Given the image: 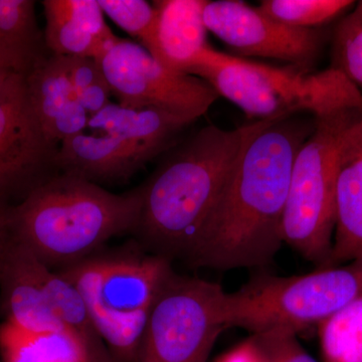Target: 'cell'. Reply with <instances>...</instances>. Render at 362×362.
Here are the masks:
<instances>
[{
    "label": "cell",
    "mask_w": 362,
    "mask_h": 362,
    "mask_svg": "<svg viewBox=\"0 0 362 362\" xmlns=\"http://www.w3.org/2000/svg\"><path fill=\"white\" fill-rule=\"evenodd\" d=\"M316 119L271 121L247 143L216 206L185 258L199 268L265 266L283 242L293 162Z\"/></svg>",
    "instance_id": "6da1fadb"
},
{
    "label": "cell",
    "mask_w": 362,
    "mask_h": 362,
    "mask_svg": "<svg viewBox=\"0 0 362 362\" xmlns=\"http://www.w3.org/2000/svg\"><path fill=\"white\" fill-rule=\"evenodd\" d=\"M271 121H252L235 129L204 126L165 153L143 183L135 233L154 255L185 257L213 211L240 153Z\"/></svg>",
    "instance_id": "7a4b0ae2"
},
{
    "label": "cell",
    "mask_w": 362,
    "mask_h": 362,
    "mask_svg": "<svg viewBox=\"0 0 362 362\" xmlns=\"http://www.w3.org/2000/svg\"><path fill=\"white\" fill-rule=\"evenodd\" d=\"M142 201V185L112 194L59 173L11 206L9 226L45 267L62 270L90 258L112 238L135 233Z\"/></svg>",
    "instance_id": "3957f363"
},
{
    "label": "cell",
    "mask_w": 362,
    "mask_h": 362,
    "mask_svg": "<svg viewBox=\"0 0 362 362\" xmlns=\"http://www.w3.org/2000/svg\"><path fill=\"white\" fill-rule=\"evenodd\" d=\"M252 121L323 119L362 110V93L337 69L314 71L259 63L207 45L187 70Z\"/></svg>",
    "instance_id": "277c9868"
},
{
    "label": "cell",
    "mask_w": 362,
    "mask_h": 362,
    "mask_svg": "<svg viewBox=\"0 0 362 362\" xmlns=\"http://www.w3.org/2000/svg\"><path fill=\"white\" fill-rule=\"evenodd\" d=\"M362 294V258L292 277L262 276L226 293V322L252 334L299 331L327 319Z\"/></svg>",
    "instance_id": "5b68a950"
},
{
    "label": "cell",
    "mask_w": 362,
    "mask_h": 362,
    "mask_svg": "<svg viewBox=\"0 0 362 362\" xmlns=\"http://www.w3.org/2000/svg\"><path fill=\"white\" fill-rule=\"evenodd\" d=\"M362 110L317 119L293 162L283 242L318 269L326 268L335 228V157L340 137Z\"/></svg>",
    "instance_id": "8992f818"
},
{
    "label": "cell",
    "mask_w": 362,
    "mask_h": 362,
    "mask_svg": "<svg viewBox=\"0 0 362 362\" xmlns=\"http://www.w3.org/2000/svg\"><path fill=\"white\" fill-rule=\"evenodd\" d=\"M218 283L171 271L150 308L135 362H206L226 328Z\"/></svg>",
    "instance_id": "52a82bcc"
},
{
    "label": "cell",
    "mask_w": 362,
    "mask_h": 362,
    "mask_svg": "<svg viewBox=\"0 0 362 362\" xmlns=\"http://www.w3.org/2000/svg\"><path fill=\"white\" fill-rule=\"evenodd\" d=\"M96 59L122 106L160 109L197 121L220 98L202 78L169 70L132 40L117 37Z\"/></svg>",
    "instance_id": "ba28073f"
},
{
    "label": "cell",
    "mask_w": 362,
    "mask_h": 362,
    "mask_svg": "<svg viewBox=\"0 0 362 362\" xmlns=\"http://www.w3.org/2000/svg\"><path fill=\"white\" fill-rule=\"evenodd\" d=\"M59 144L45 132L18 76L0 95V202L16 206L59 173Z\"/></svg>",
    "instance_id": "9c48e42d"
},
{
    "label": "cell",
    "mask_w": 362,
    "mask_h": 362,
    "mask_svg": "<svg viewBox=\"0 0 362 362\" xmlns=\"http://www.w3.org/2000/svg\"><path fill=\"white\" fill-rule=\"evenodd\" d=\"M173 271L164 257H106L83 259L58 273L75 287L96 322L149 311Z\"/></svg>",
    "instance_id": "30bf717a"
},
{
    "label": "cell",
    "mask_w": 362,
    "mask_h": 362,
    "mask_svg": "<svg viewBox=\"0 0 362 362\" xmlns=\"http://www.w3.org/2000/svg\"><path fill=\"white\" fill-rule=\"evenodd\" d=\"M204 20L237 57L278 59L305 71H313L329 37L325 28L284 25L240 0H206Z\"/></svg>",
    "instance_id": "8fae6325"
},
{
    "label": "cell",
    "mask_w": 362,
    "mask_h": 362,
    "mask_svg": "<svg viewBox=\"0 0 362 362\" xmlns=\"http://www.w3.org/2000/svg\"><path fill=\"white\" fill-rule=\"evenodd\" d=\"M49 270L11 230L0 259V289L7 321L33 332L66 331L45 289Z\"/></svg>",
    "instance_id": "7c38bea8"
},
{
    "label": "cell",
    "mask_w": 362,
    "mask_h": 362,
    "mask_svg": "<svg viewBox=\"0 0 362 362\" xmlns=\"http://www.w3.org/2000/svg\"><path fill=\"white\" fill-rule=\"evenodd\" d=\"M362 258V112L343 131L335 157V228L327 267Z\"/></svg>",
    "instance_id": "4fadbf2b"
},
{
    "label": "cell",
    "mask_w": 362,
    "mask_h": 362,
    "mask_svg": "<svg viewBox=\"0 0 362 362\" xmlns=\"http://www.w3.org/2000/svg\"><path fill=\"white\" fill-rule=\"evenodd\" d=\"M26 89L35 115L54 141L85 132L90 116L74 93L68 58L49 54L25 76Z\"/></svg>",
    "instance_id": "5bb4252c"
},
{
    "label": "cell",
    "mask_w": 362,
    "mask_h": 362,
    "mask_svg": "<svg viewBox=\"0 0 362 362\" xmlns=\"http://www.w3.org/2000/svg\"><path fill=\"white\" fill-rule=\"evenodd\" d=\"M206 0H157L156 21L141 45L169 70L187 74L195 59L209 45L204 9Z\"/></svg>",
    "instance_id": "9a60e30c"
},
{
    "label": "cell",
    "mask_w": 362,
    "mask_h": 362,
    "mask_svg": "<svg viewBox=\"0 0 362 362\" xmlns=\"http://www.w3.org/2000/svg\"><path fill=\"white\" fill-rule=\"evenodd\" d=\"M45 47L49 54L98 59L117 39L98 0H45Z\"/></svg>",
    "instance_id": "2e32d148"
},
{
    "label": "cell",
    "mask_w": 362,
    "mask_h": 362,
    "mask_svg": "<svg viewBox=\"0 0 362 362\" xmlns=\"http://www.w3.org/2000/svg\"><path fill=\"white\" fill-rule=\"evenodd\" d=\"M194 122L160 109L130 108L111 102L90 116L88 128L118 138L147 163L175 145L180 133Z\"/></svg>",
    "instance_id": "e0dca14e"
},
{
    "label": "cell",
    "mask_w": 362,
    "mask_h": 362,
    "mask_svg": "<svg viewBox=\"0 0 362 362\" xmlns=\"http://www.w3.org/2000/svg\"><path fill=\"white\" fill-rule=\"evenodd\" d=\"M145 164L129 145L103 133H80L59 144V173L98 185L129 180Z\"/></svg>",
    "instance_id": "ac0fdd59"
},
{
    "label": "cell",
    "mask_w": 362,
    "mask_h": 362,
    "mask_svg": "<svg viewBox=\"0 0 362 362\" xmlns=\"http://www.w3.org/2000/svg\"><path fill=\"white\" fill-rule=\"evenodd\" d=\"M33 0H0V66L26 76L49 56Z\"/></svg>",
    "instance_id": "d6986e66"
},
{
    "label": "cell",
    "mask_w": 362,
    "mask_h": 362,
    "mask_svg": "<svg viewBox=\"0 0 362 362\" xmlns=\"http://www.w3.org/2000/svg\"><path fill=\"white\" fill-rule=\"evenodd\" d=\"M47 296L64 328L75 338L86 362H115L96 322L77 290L58 272L45 275Z\"/></svg>",
    "instance_id": "ffe728a7"
},
{
    "label": "cell",
    "mask_w": 362,
    "mask_h": 362,
    "mask_svg": "<svg viewBox=\"0 0 362 362\" xmlns=\"http://www.w3.org/2000/svg\"><path fill=\"white\" fill-rule=\"evenodd\" d=\"M2 362H86L75 338L66 331L33 332L16 324H0Z\"/></svg>",
    "instance_id": "44dd1931"
},
{
    "label": "cell",
    "mask_w": 362,
    "mask_h": 362,
    "mask_svg": "<svg viewBox=\"0 0 362 362\" xmlns=\"http://www.w3.org/2000/svg\"><path fill=\"white\" fill-rule=\"evenodd\" d=\"M317 327L323 362H362V294Z\"/></svg>",
    "instance_id": "7402d4cb"
},
{
    "label": "cell",
    "mask_w": 362,
    "mask_h": 362,
    "mask_svg": "<svg viewBox=\"0 0 362 362\" xmlns=\"http://www.w3.org/2000/svg\"><path fill=\"white\" fill-rule=\"evenodd\" d=\"M356 4L351 0H263L258 8L284 25L319 28L339 21Z\"/></svg>",
    "instance_id": "603a6c76"
},
{
    "label": "cell",
    "mask_w": 362,
    "mask_h": 362,
    "mask_svg": "<svg viewBox=\"0 0 362 362\" xmlns=\"http://www.w3.org/2000/svg\"><path fill=\"white\" fill-rule=\"evenodd\" d=\"M331 66L362 93V0L338 21L331 33Z\"/></svg>",
    "instance_id": "cb8c5ba5"
},
{
    "label": "cell",
    "mask_w": 362,
    "mask_h": 362,
    "mask_svg": "<svg viewBox=\"0 0 362 362\" xmlns=\"http://www.w3.org/2000/svg\"><path fill=\"white\" fill-rule=\"evenodd\" d=\"M74 93L90 116L111 103L112 90L96 59L66 57Z\"/></svg>",
    "instance_id": "d4e9b609"
},
{
    "label": "cell",
    "mask_w": 362,
    "mask_h": 362,
    "mask_svg": "<svg viewBox=\"0 0 362 362\" xmlns=\"http://www.w3.org/2000/svg\"><path fill=\"white\" fill-rule=\"evenodd\" d=\"M149 311L117 320L95 321L115 362H135Z\"/></svg>",
    "instance_id": "484cf974"
},
{
    "label": "cell",
    "mask_w": 362,
    "mask_h": 362,
    "mask_svg": "<svg viewBox=\"0 0 362 362\" xmlns=\"http://www.w3.org/2000/svg\"><path fill=\"white\" fill-rule=\"evenodd\" d=\"M98 4L104 14L140 44L146 39L156 21L153 4L145 0H98Z\"/></svg>",
    "instance_id": "4316f807"
},
{
    "label": "cell",
    "mask_w": 362,
    "mask_h": 362,
    "mask_svg": "<svg viewBox=\"0 0 362 362\" xmlns=\"http://www.w3.org/2000/svg\"><path fill=\"white\" fill-rule=\"evenodd\" d=\"M265 362H318L298 342L290 331L273 330L252 334Z\"/></svg>",
    "instance_id": "83f0119b"
},
{
    "label": "cell",
    "mask_w": 362,
    "mask_h": 362,
    "mask_svg": "<svg viewBox=\"0 0 362 362\" xmlns=\"http://www.w3.org/2000/svg\"><path fill=\"white\" fill-rule=\"evenodd\" d=\"M216 362H265L252 338L226 352Z\"/></svg>",
    "instance_id": "f1b7e54d"
},
{
    "label": "cell",
    "mask_w": 362,
    "mask_h": 362,
    "mask_svg": "<svg viewBox=\"0 0 362 362\" xmlns=\"http://www.w3.org/2000/svg\"><path fill=\"white\" fill-rule=\"evenodd\" d=\"M11 206L0 202V259H1L2 252H4L7 240L11 235V226H9Z\"/></svg>",
    "instance_id": "f546056e"
},
{
    "label": "cell",
    "mask_w": 362,
    "mask_h": 362,
    "mask_svg": "<svg viewBox=\"0 0 362 362\" xmlns=\"http://www.w3.org/2000/svg\"><path fill=\"white\" fill-rule=\"evenodd\" d=\"M18 76H21L20 74L14 73L13 71L0 66V95Z\"/></svg>",
    "instance_id": "4dcf8cb0"
}]
</instances>
